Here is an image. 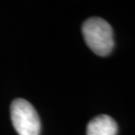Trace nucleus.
Here are the masks:
<instances>
[{
  "mask_svg": "<svg viewBox=\"0 0 135 135\" xmlns=\"http://www.w3.org/2000/svg\"><path fill=\"white\" fill-rule=\"evenodd\" d=\"M82 34L87 46L98 56H107L113 50V30L106 20L99 17L87 19L82 25Z\"/></svg>",
  "mask_w": 135,
  "mask_h": 135,
  "instance_id": "nucleus-1",
  "label": "nucleus"
},
{
  "mask_svg": "<svg viewBox=\"0 0 135 135\" xmlns=\"http://www.w3.org/2000/svg\"><path fill=\"white\" fill-rule=\"evenodd\" d=\"M10 115L13 127L19 135H39L41 122L34 108L27 100L18 98L11 103Z\"/></svg>",
  "mask_w": 135,
  "mask_h": 135,
  "instance_id": "nucleus-2",
  "label": "nucleus"
},
{
  "mask_svg": "<svg viewBox=\"0 0 135 135\" xmlns=\"http://www.w3.org/2000/svg\"><path fill=\"white\" fill-rule=\"evenodd\" d=\"M118 126L109 115L101 114L94 117L87 125L86 135H116Z\"/></svg>",
  "mask_w": 135,
  "mask_h": 135,
  "instance_id": "nucleus-3",
  "label": "nucleus"
}]
</instances>
